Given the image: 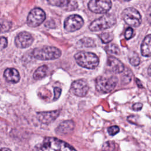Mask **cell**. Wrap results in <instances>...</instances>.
Returning a JSON list of instances; mask_svg holds the SVG:
<instances>
[{
    "instance_id": "obj_1",
    "label": "cell",
    "mask_w": 151,
    "mask_h": 151,
    "mask_svg": "<svg viewBox=\"0 0 151 151\" xmlns=\"http://www.w3.org/2000/svg\"><path fill=\"white\" fill-rule=\"evenodd\" d=\"M33 151H77L68 143L54 137H47L34 146Z\"/></svg>"
},
{
    "instance_id": "obj_2",
    "label": "cell",
    "mask_w": 151,
    "mask_h": 151,
    "mask_svg": "<svg viewBox=\"0 0 151 151\" xmlns=\"http://www.w3.org/2000/svg\"><path fill=\"white\" fill-rule=\"evenodd\" d=\"M74 58L80 66L87 69H94L99 64L98 57L90 52H78L75 54Z\"/></svg>"
},
{
    "instance_id": "obj_3",
    "label": "cell",
    "mask_w": 151,
    "mask_h": 151,
    "mask_svg": "<svg viewBox=\"0 0 151 151\" xmlns=\"http://www.w3.org/2000/svg\"><path fill=\"white\" fill-rule=\"evenodd\" d=\"M32 55L38 60H50L59 58L61 55V52L55 47L44 46L35 48L32 51Z\"/></svg>"
},
{
    "instance_id": "obj_4",
    "label": "cell",
    "mask_w": 151,
    "mask_h": 151,
    "mask_svg": "<svg viewBox=\"0 0 151 151\" xmlns=\"http://www.w3.org/2000/svg\"><path fill=\"white\" fill-rule=\"evenodd\" d=\"M116 22V18L112 14H106L93 21L89 25L91 31H99L113 27Z\"/></svg>"
},
{
    "instance_id": "obj_5",
    "label": "cell",
    "mask_w": 151,
    "mask_h": 151,
    "mask_svg": "<svg viewBox=\"0 0 151 151\" xmlns=\"http://www.w3.org/2000/svg\"><path fill=\"white\" fill-rule=\"evenodd\" d=\"M117 83L116 77L100 76L96 81V87L98 91L103 93H108L111 91L116 87Z\"/></svg>"
},
{
    "instance_id": "obj_6",
    "label": "cell",
    "mask_w": 151,
    "mask_h": 151,
    "mask_svg": "<svg viewBox=\"0 0 151 151\" xmlns=\"http://www.w3.org/2000/svg\"><path fill=\"white\" fill-rule=\"evenodd\" d=\"M124 22L133 27L139 26L142 22V17L139 11L134 8L129 7L123 10L122 14Z\"/></svg>"
},
{
    "instance_id": "obj_7",
    "label": "cell",
    "mask_w": 151,
    "mask_h": 151,
    "mask_svg": "<svg viewBox=\"0 0 151 151\" xmlns=\"http://www.w3.org/2000/svg\"><path fill=\"white\" fill-rule=\"evenodd\" d=\"M111 5V0H90L88 8L94 13L105 14L110 9Z\"/></svg>"
},
{
    "instance_id": "obj_8",
    "label": "cell",
    "mask_w": 151,
    "mask_h": 151,
    "mask_svg": "<svg viewBox=\"0 0 151 151\" xmlns=\"http://www.w3.org/2000/svg\"><path fill=\"white\" fill-rule=\"evenodd\" d=\"M45 19V12L40 8L32 9L27 17V24L31 27H37L40 25Z\"/></svg>"
},
{
    "instance_id": "obj_9",
    "label": "cell",
    "mask_w": 151,
    "mask_h": 151,
    "mask_svg": "<svg viewBox=\"0 0 151 151\" xmlns=\"http://www.w3.org/2000/svg\"><path fill=\"white\" fill-rule=\"evenodd\" d=\"M84 24V21L78 15H71L64 21V27L67 32H74L80 29Z\"/></svg>"
},
{
    "instance_id": "obj_10",
    "label": "cell",
    "mask_w": 151,
    "mask_h": 151,
    "mask_svg": "<svg viewBox=\"0 0 151 151\" xmlns=\"http://www.w3.org/2000/svg\"><path fill=\"white\" fill-rule=\"evenodd\" d=\"M89 87L86 81L80 79L73 81L71 85V91L78 97H84L88 91Z\"/></svg>"
},
{
    "instance_id": "obj_11",
    "label": "cell",
    "mask_w": 151,
    "mask_h": 151,
    "mask_svg": "<svg viewBox=\"0 0 151 151\" xmlns=\"http://www.w3.org/2000/svg\"><path fill=\"white\" fill-rule=\"evenodd\" d=\"M33 37L28 32L24 31L19 33L15 39V44L18 48H25L29 47L33 42Z\"/></svg>"
},
{
    "instance_id": "obj_12",
    "label": "cell",
    "mask_w": 151,
    "mask_h": 151,
    "mask_svg": "<svg viewBox=\"0 0 151 151\" xmlns=\"http://www.w3.org/2000/svg\"><path fill=\"white\" fill-rule=\"evenodd\" d=\"M52 6H56L66 11H73L78 7L76 0H47Z\"/></svg>"
},
{
    "instance_id": "obj_13",
    "label": "cell",
    "mask_w": 151,
    "mask_h": 151,
    "mask_svg": "<svg viewBox=\"0 0 151 151\" xmlns=\"http://www.w3.org/2000/svg\"><path fill=\"white\" fill-rule=\"evenodd\" d=\"M106 64L107 68L110 72L113 73H120L124 71V67L123 64L114 57H109Z\"/></svg>"
},
{
    "instance_id": "obj_14",
    "label": "cell",
    "mask_w": 151,
    "mask_h": 151,
    "mask_svg": "<svg viewBox=\"0 0 151 151\" xmlns=\"http://www.w3.org/2000/svg\"><path fill=\"white\" fill-rule=\"evenodd\" d=\"M60 114V110L42 111L37 113L38 120L43 124H49L54 122Z\"/></svg>"
},
{
    "instance_id": "obj_15",
    "label": "cell",
    "mask_w": 151,
    "mask_h": 151,
    "mask_svg": "<svg viewBox=\"0 0 151 151\" xmlns=\"http://www.w3.org/2000/svg\"><path fill=\"white\" fill-rule=\"evenodd\" d=\"M75 124L72 120H65L61 123L56 129V133L58 134H66L71 133L74 129Z\"/></svg>"
},
{
    "instance_id": "obj_16",
    "label": "cell",
    "mask_w": 151,
    "mask_h": 151,
    "mask_svg": "<svg viewBox=\"0 0 151 151\" xmlns=\"http://www.w3.org/2000/svg\"><path fill=\"white\" fill-rule=\"evenodd\" d=\"M4 76L8 82L12 83H17L20 79L19 72L14 68H6L4 71Z\"/></svg>"
},
{
    "instance_id": "obj_17",
    "label": "cell",
    "mask_w": 151,
    "mask_h": 151,
    "mask_svg": "<svg viewBox=\"0 0 151 151\" xmlns=\"http://www.w3.org/2000/svg\"><path fill=\"white\" fill-rule=\"evenodd\" d=\"M150 34L147 35L143 41L141 45V53L144 57L150 56Z\"/></svg>"
},
{
    "instance_id": "obj_18",
    "label": "cell",
    "mask_w": 151,
    "mask_h": 151,
    "mask_svg": "<svg viewBox=\"0 0 151 151\" xmlns=\"http://www.w3.org/2000/svg\"><path fill=\"white\" fill-rule=\"evenodd\" d=\"M47 66L45 65L39 67L34 72L33 77L35 80H40L45 76L47 71Z\"/></svg>"
},
{
    "instance_id": "obj_19",
    "label": "cell",
    "mask_w": 151,
    "mask_h": 151,
    "mask_svg": "<svg viewBox=\"0 0 151 151\" xmlns=\"http://www.w3.org/2000/svg\"><path fill=\"white\" fill-rule=\"evenodd\" d=\"M12 26V23L5 19H0V33L8 31Z\"/></svg>"
},
{
    "instance_id": "obj_20",
    "label": "cell",
    "mask_w": 151,
    "mask_h": 151,
    "mask_svg": "<svg viewBox=\"0 0 151 151\" xmlns=\"http://www.w3.org/2000/svg\"><path fill=\"white\" fill-rule=\"evenodd\" d=\"M129 61L130 63L134 66H137L140 63V58L137 54L135 52H132L129 55Z\"/></svg>"
},
{
    "instance_id": "obj_21",
    "label": "cell",
    "mask_w": 151,
    "mask_h": 151,
    "mask_svg": "<svg viewBox=\"0 0 151 151\" xmlns=\"http://www.w3.org/2000/svg\"><path fill=\"white\" fill-rule=\"evenodd\" d=\"M79 42L81 45L86 47H91L95 46L94 41H93V40L88 37H84L81 39L79 41Z\"/></svg>"
},
{
    "instance_id": "obj_22",
    "label": "cell",
    "mask_w": 151,
    "mask_h": 151,
    "mask_svg": "<svg viewBox=\"0 0 151 151\" xmlns=\"http://www.w3.org/2000/svg\"><path fill=\"white\" fill-rule=\"evenodd\" d=\"M106 50L108 52L113 54L117 55L120 53L119 48L118 47L117 45H116L114 44H110L108 45H107L106 47Z\"/></svg>"
},
{
    "instance_id": "obj_23",
    "label": "cell",
    "mask_w": 151,
    "mask_h": 151,
    "mask_svg": "<svg viewBox=\"0 0 151 151\" xmlns=\"http://www.w3.org/2000/svg\"><path fill=\"white\" fill-rule=\"evenodd\" d=\"M115 149V144L113 141H107L106 142L103 146V151H114Z\"/></svg>"
},
{
    "instance_id": "obj_24",
    "label": "cell",
    "mask_w": 151,
    "mask_h": 151,
    "mask_svg": "<svg viewBox=\"0 0 151 151\" xmlns=\"http://www.w3.org/2000/svg\"><path fill=\"white\" fill-rule=\"evenodd\" d=\"M100 38L103 43H108L113 39V35L111 33L104 32L100 35Z\"/></svg>"
},
{
    "instance_id": "obj_25",
    "label": "cell",
    "mask_w": 151,
    "mask_h": 151,
    "mask_svg": "<svg viewBox=\"0 0 151 151\" xmlns=\"http://www.w3.org/2000/svg\"><path fill=\"white\" fill-rule=\"evenodd\" d=\"M107 132L110 135L114 136L119 132V127L117 126H113L109 127L107 129Z\"/></svg>"
},
{
    "instance_id": "obj_26",
    "label": "cell",
    "mask_w": 151,
    "mask_h": 151,
    "mask_svg": "<svg viewBox=\"0 0 151 151\" xmlns=\"http://www.w3.org/2000/svg\"><path fill=\"white\" fill-rule=\"evenodd\" d=\"M7 40L4 37H0V50H2L7 46Z\"/></svg>"
},
{
    "instance_id": "obj_27",
    "label": "cell",
    "mask_w": 151,
    "mask_h": 151,
    "mask_svg": "<svg viewBox=\"0 0 151 151\" xmlns=\"http://www.w3.org/2000/svg\"><path fill=\"white\" fill-rule=\"evenodd\" d=\"M133 30L132 28L129 27L127 28V29L125 31V34H124V36L125 38L127 40L130 39L132 38V35H133Z\"/></svg>"
},
{
    "instance_id": "obj_28",
    "label": "cell",
    "mask_w": 151,
    "mask_h": 151,
    "mask_svg": "<svg viewBox=\"0 0 151 151\" xmlns=\"http://www.w3.org/2000/svg\"><path fill=\"white\" fill-rule=\"evenodd\" d=\"M54 100H57L61 93V89L60 87H55L54 88Z\"/></svg>"
},
{
    "instance_id": "obj_29",
    "label": "cell",
    "mask_w": 151,
    "mask_h": 151,
    "mask_svg": "<svg viewBox=\"0 0 151 151\" xmlns=\"http://www.w3.org/2000/svg\"><path fill=\"white\" fill-rule=\"evenodd\" d=\"M131 77H132V73L130 71H129V73H127V71H126L124 75L123 76V81L128 83L130 80Z\"/></svg>"
},
{
    "instance_id": "obj_30",
    "label": "cell",
    "mask_w": 151,
    "mask_h": 151,
    "mask_svg": "<svg viewBox=\"0 0 151 151\" xmlns=\"http://www.w3.org/2000/svg\"><path fill=\"white\" fill-rule=\"evenodd\" d=\"M142 106H143V104L141 103H136L134 104L132 106V109L134 110L139 111V110H140L142 109Z\"/></svg>"
},
{
    "instance_id": "obj_31",
    "label": "cell",
    "mask_w": 151,
    "mask_h": 151,
    "mask_svg": "<svg viewBox=\"0 0 151 151\" xmlns=\"http://www.w3.org/2000/svg\"><path fill=\"white\" fill-rule=\"evenodd\" d=\"M52 23H54V21H52V20H51V21H47V22H46V24H45V26L46 27H49V28H54V27H53L52 25V24H52Z\"/></svg>"
},
{
    "instance_id": "obj_32",
    "label": "cell",
    "mask_w": 151,
    "mask_h": 151,
    "mask_svg": "<svg viewBox=\"0 0 151 151\" xmlns=\"http://www.w3.org/2000/svg\"><path fill=\"white\" fill-rule=\"evenodd\" d=\"M0 151H11V150L8 148H2L0 149Z\"/></svg>"
},
{
    "instance_id": "obj_33",
    "label": "cell",
    "mask_w": 151,
    "mask_h": 151,
    "mask_svg": "<svg viewBox=\"0 0 151 151\" xmlns=\"http://www.w3.org/2000/svg\"><path fill=\"white\" fill-rule=\"evenodd\" d=\"M123 1H129L130 0H123Z\"/></svg>"
}]
</instances>
